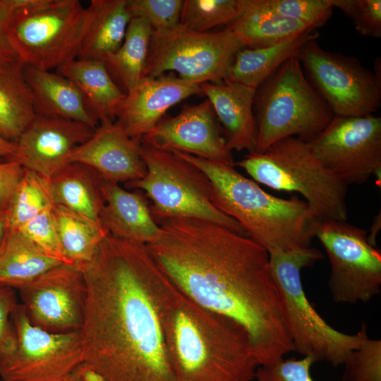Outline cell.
<instances>
[{
	"instance_id": "cell-1",
	"label": "cell",
	"mask_w": 381,
	"mask_h": 381,
	"mask_svg": "<svg viewBox=\"0 0 381 381\" xmlns=\"http://www.w3.org/2000/svg\"><path fill=\"white\" fill-rule=\"evenodd\" d=\"M146 248L171 282L198 305L245 329L259 366L294 351L268 252L246 235L202 219L157 222Z\"/></svg>"
},
{
	"instance_id": "cell-2",
	"label": "cell",
	"mask_w": 381,
	"mask_h": 381,
	"mask_svg": "<svg viewBox=\"0 0 381 381\" xmlns=\"http://www.w3.org/2000/svg\"><path fill=\"white\" fill-rule=\"evenodd\" d=\"M77 267L83 364L106 381H176L153 294L158 266L146 246L107 234Z\"/></svg>"
},
{
	"instance_id": "cell-3",
	"label": "cell",
	"mask_w": 381,
	"mask_h": 381,
	"mask_svg": "<svg viewBox=\"0 0 381 381\" xmlns=\"http://www.w3.org/2000/svg\"><path fill=\"white\" fill-rule=\"evenodd\" d=\"M153 294L176 381L255 379L259 365L243 327L194 302L159 268Z\"/></svg>"
},
{
	"instance_id": "cell-4",
	"label": "cell",
	"mask_w": 381,
	"mask_h": 381,
	"mask_svg": "<svg viewBox=\"0 0 381 381\" xmlns=\"http://www.w3.org/2000/svg\"><path fill=\"white\" fill-rule=\"evenodd\" d=\"M174 152L206 174L214 205L268 253L310 246L318 219L304 200L276 197L234 165Z\"/></svg>"
},
{
	"instance_id": "cell-5",
	"label": "cell",
	"mask_w": 381,
	"mask_h": 381,
	"mask_svg": "<svg viewBox=\"0 0 381 381\" xmlns=\"http://www.w3.org/2000/svg\"><path fill=\"white\" fill-rule=\"evenodd\" d=\"M271 270L277 284L286 329L294 351L315 362L326 361L337 367L345 363L350 353L368 337L362 323L354 334L337 330L329 325L309 301L301 272L323 258L313 247L269 253Z\"/></svg>"
},
{
	"instance_id": "cell-6",
	"label": "cell",
	"mask_w": 381,
	"mask_h": 381,
	"mask_svg": "<svg viewBox=\"0 0 381 381\" xmlns=\"http://www.w3.org/2000/svg\"><path fill=\"white\" fill-rule=\"evenodd\" d=\"M254 181L278 191L303 196L318 221H346L347 185L327 170L308 142L289 137L262 152L234 162Z\"/></svg>"
},
{
	"instance_id": "cell-7",
	"label": "cell",
	"mask_w": 381,
	"mask_h": 381,
	"mask_svg": "<svg viewBox=\"0 0 381 381\" xmlns=\"http://www.w3.org/2000/svg\"><path fill=\"white\" fill-rule=\"evenodd\" d=\"M257 128L254 152L294 137L306 142L318 135L334 115L307 78L297 55L273 72L257 89L253 103Z\"/></svg>"
},
{
	"instance_id": "cell-8",
	"label": "cell",
	"mask_w": 381,
	"mask_h": 381,
	"mask_svg": "<svg viewBox=\"0 0 381 381\" xmlns=\"http://www.w3.org/2000/svg\"><path fill=\"white\" fill-rule=\"evenodd\" d=\"M140 152L146 172L142 179L125 186L143 191L152 201L150 210L157 222L175 217L194 218L247 236L236 220L214 205L211 183L202 170L174 152L141 142Z\"/></svg>"
},
{
	"instance_id": "cell-9",
	"label": "cell",
	"mask_w": 381,
	"mask_h": 381,
	"mask_svg": "<svg viewBox=\"0 0 381 381\" xmlns=\"http://www.w3.org/2000/svg\"><path fill=\"white\" fill-rule=\"evenodd\" d=\"M90 21L78 0H22L9 37L23 65L52 71L78 58Z\"/></svg>"
},
{
	"instance_id": "cell-10",
	"label": "cell",
	"mask_w": 381,
	"mask_h": 381,
	"mask_svg": "<svg viewBox=\"0 0 381 381\" xmlns=\"http://www.w3.org/2000/svg\"><path fill=\"white\" fill-rule=\"evenodd\" d=\"M243 47L227 28L196 32L179 25L169 32H152L143 78L174 71L199 85L219 83L225 80L234 56Z\"/></svg>"
},
{
	"instance_id": "cell-11",
	"label": "cell",
	"mask_w": 381,
	"mask_h": 381,
	"mask_svg": "<svg viewBox=\"0 0 381 381\" xmlns=\"http://www.w3.org/2000/svg\"><path fill=\"white\" fill-rule=\"evenodd\" d=\"M297 57L334 116L371 115L380 108V77L355 57L327 51L316 39L306 42Z\"/></svg>"
},
{
	"instance_id": "cell-12",
	"label": "cell",
	"mask_w": 381,
	"mask_h": 381,
	"mask_svg": "<svg viewBox=\"0 0 381 381\" xmlns=\"http://www.w3.org/2000/svg\"><path fill=\"white\" fill-rule=\"evenodd\" d=\"M316 237L330 263L328 286L336 303H365L380 293L381 253L367 231L346 221H318Z\"/></svg>"
},
{
	"instance_id": "cell-13",
	"label": "cell",
	"mask_w": 381,
	"mask_h": 381,
	"mask_svg": "<svg viewBox=\"0 0 381 381\" xmlns=\"http://www.w3.org/2000/svg\"><path fill=\"white\" fill-rule=\"evenodd\" d=\"M16 345L0 363L4 381H66L83 363L79 329L55 332L35 325L23 306L12 314Z\"/></svg>"
},
{
	"instance_id": "cell-14",
	"label": "cell",
	"mask_w": 381,
	"mask_h": 381,
	"mask_svg": "<svg viewBox=\"0 0 381 381\" xmlns=\"http://www.w3.org/2000/svg\"><path fill=\"white\" fill-rule=\"evenodd\" d=\"M321 164L347 186L380 180L381 117L336 116L308 142Z\"/></svg>"
},
{
	"instance_id": "cell-15",
	"label": "cell",
	"mask_w": 381,
	"mask_h": 381,
	"mask_svg": "<svg viewBox=\"0 0 381 381\" xmlns=\"http://www.w3.org/2000/svg\"><path fill=\"white\" fill-rule=\"evenodd\" d=\"M18 289L35 325L55 332L79 329L83 283L75 265L56 267Z\"/></svg>"
},
{
	"instance_id": "cell-16",
	"label": "cell",
	"mask_w": 381,
	"mask_h": 381,
	"mask_svg": "<svg viewBox=\"0 0 381 381\" xmlns=\"http://www.w3.org/2000/svg\"><path fill=\"white\" fill-rule=\"evenodd\" d=\"M140 142L160 150L234 164L232 152L207 99L183 107L174 117L162 119Z\"/></svg>"
},
{
	"instance_id": "cell-17",
	"label": "cell",
	"mask_w": 381,
	"mask_h": 381,
	"mask_svg": "<svg viewBox=\"0 0 381 381\" xmlns=\"http://www.w3.org/2000/svg\"><path fill=\"white\" fill-rule=\"evenodd\" d=\"M95 130L80 122L35 115L15 143L12 160L50 179L70 163L73 149Z\"/></svg>"
},
{
	"instance_id": "cell-18",
	"label": "cell",
	"mask_w": 381,
	"mask_h": 381,
	"mask_svg": "<svg viewBox=\"0 0 381 381\" xmlns=\"http://www.w3.org/2000/svg\"><path fill=\"white\" fill-rule=\"evenodd\" d=\"M200 94V85L172 73L143 78L126 93L114 122L131 138L140 142L169 108L188 97Z\"/></svg>"
},
{
	"instance_id": "cell-19",
	"label": "cell",
	"mask_w": 381,
	"mask_h": 381,
	"mask_svg": "<svg viewBox=\"0 0 381 381\" xmlns=\"http://www.w3.org/2000/svg\"><path fill=\"white\" fill-rule=\"evenodd\" d=\"M140 145L114 121H105L73 149L69 162L90 167L105 181L126 183L142 179L146 172Z\"/></svg>"
},
{
	"instance_id": "cell-20",
	"label": "cell",
	"mask_w": 381,
	"mask_h": 381,
	"mask_svg": "<svg viewBox=\"0 0 381 381\" xmlns=\"http://www.w3.org/2000/svg\"><path fill=\"white\" fill-rule=\"evenodd\" d=\"M101 190L104 205L99 222L109 234L145 246L157 239L161 228L143 191L104 180Z\"/></svg>"
},
{
	"instance_id": "cell-21",
	"label": "cell",
	"mask_w": 381,
	"mask_h": 381,
	"mask_svg": "<svg viewBox=\"0 0 381 381\" xmlns=\"http://www.w3.org/2000/svg\"><path fill=\"white\" fill-rule=\"evenodd\" d=\"M200 87L202 94L212 107L229 149L254 152L257 142L253 111L256 89L227 80L207 82Z\"/></svg>"
},
{
	"instance_id": "cell-22",
	"label": "cell",
	"mask_w": 381,
	"mask_h": 381,
	"mask_svg": "<svg viewBox=\"0 0 381 381\" xmlns=\"http://www.w3.org/2000/svg\"><path fill=\"white\" fill-rule=\"evenodd\" d=\"M23 74L36 115L75 121L93 128L99 126V119L87 99L70 79L57 72L25 65Z\"/></svg>"
},
{
	"instance_id": "cell-23",
	"label": "cell",
	"mask_w": 381,
	"mask_h": 381,
	"mask_svg": "<svg viewBox=\"0 0 381 381\" xmlns=\"http://www.w3.org/2000/svg\"><path fill=\"white\" fill-rule=\"evenodd\" d=\"M244 47H267L310 30L299 21L267 8L262 0H242L238 17L227 27Z\"/></svg>"
},
{
	"instance_id": "cell-24",
	"label": "cell",
	"mask_w": 381,
	"mask_h": 381,
	"mask_svg": "<svg viewBox=\"0 0 381 381\" xmlns=\"http://www.w3.org/2000/svg\"><path fill=\"white\" fill-rule=\"evenodd\" d=\"M91 21L77 59L105 61L122 44L132 16L128 0H92Z\"/></svg>"
},
{
	"instance_id": "cell-25",
	"label": "cell",
	"mask_w": 381,
	"mask_h": 381,
	"mask_svg": "<svg viewBox=\"0 0 381 381\" xmlns=\"http://www.w3.org/2000/svg\"><path fill=\"white\" fill-rule=\"evenodd\" d=\"M56 71L77 85L97 114L99 123L114 121L126 93L114 81L104 61L75 59Z\"/></svg>"
},
{
	"instance_id": "cell-26",
	"label": "cell",
	"mask_w": 381,
	"mask_h": 381,
	"mask_svg": "<svg viewBox=\"0 0 381 381\" xmlns=\"http://www.w3.org/2000/svg\"><path fill=\"white\" fill-rule=\"evenodd\" d=\"M318 36L316 30H310L277 44L243 47L234 56L225 80L257 89L284 62L297 55L306 42Z\"/></svg>"
},
{
	"instance_id": "cell-27",
	"label": "cell",
	"mask_w": 381,
	"mask_h": 381,
	"mask_svg": "<svg viewBox=\"0 0 381 381\" xmlns=\"http://www.w3.org/2000/svg\"><path fill=\"white\" fill-rule=\"evenodd\" d=\"M64 264L66 263L39 248L18 230L8 231L0 246V285L18 289Z\"/></svg>"
},
{
	"instance_id": "cell-28",
	"label": "cell",
	"mask_w": 381,
	"mask_h": 381,
	"mask_svg": "<svg viewBox=\"0 0 381 381\" xmlns=\"http://www.w3.org/2000/svg\"><path fill=\"white\" fill-rule=\"evenodd\" d=\"M102 181L100 176L90 167L70 162L50 179L56 205L99 222L104 205Z\"/></svg>"
},
{
	"instance_id": "cell-29",
	"label": "cell",
	"mask_w": 381,
	"mask_h": 381,
	"mask_svg": "<svg viewBox=\"0 0 381 381\" xmlns=\"http://www.w3.org/2000/svg\"><path fill=\"white\" fill-rule=\"evenodd\" d=\"M23 66H0V136L12 143L36 115Z\"/></svg>"
},
{
	"instance_id": "cell-30",
	"label": "cell",
	"mask_w": 381,
	"mask_h": 381,
	"mask_svg": "<svg viewBox=\"0 0 381 381\" xmlns=\"http://www.w3.org/2000/svg\"><path fill=\"white\" fill-rule=\"evenodd\" d=\"M54 213L66 259L75 267L88 262L109 233L98 222L61 205H56Z\"/></svg>"
},
{
	"instance_id": "cell-31",
	"label": "cell",
	"mask_w": 381,
	"mask_h": 381,
	"mask_svg": "<svg viewBox=\"0 0 381 381\" xmlns=\"http://www.w3.org/2000/svg\"><path fill=\"white\" fill-rule=\"evenodd\" d=\"M152 35L150 25L140 18H132L119 49L104 61L125 87L126 92L143 79Z\"/></svg>"
},
{
	"instance_id": "cell-32",
	"label": "cell",
	"mask_w": 381,
	"mask_h": 381,
	"mask_svg": "<svg viewBox=\"0 0 381 381\" xmlns=\"http://www.w3.org/2000/svg\"><path fill=\"white\" fill-rule=\"evenodd\" d=\"M56 205L50 179L25 169L6 209L8 231L19 229L39 214Z\"/></svg>"
},
{
	"instance_id": "cell-33",
	"label": "cell",
	"mask_w": 381,
	"mask_h": 381,
	"mask_svg": "<svg viewBox=\"0 0 381 381\" xmlns=\"http://www.w3.org/2000/svg\"><path fill=\"white\" fill-rule=\"evenodd\" d=\"M242 0H185L180 25L196 32H209L212 28L231 23L239 15Z\"/></svg>"
},
{
	"instance_id": "cell-34",
	"label": "cell",
	"mask_w": 381,
	"mask_h": 381,
	"mask_svg": "<svg viewBox=\"0 0 381 381\" xmlns=\"http://www.w3.org/2000/svg\"><path fill=\"white\" fill-rule=\"evenodd\" d=\"M183 0H128L132 18L145 20L152 32H165L180 25Z\"/></svg>"
},
{
	"instance_id": "cell-35",
	"label": "cell",
	"mask_w": 381,
	"mask_h": 381,
	"mask_svg": "<svg viewBox=\"0 0 381 381\" xmlns=\"http://www.w3.org/2000/svg\"><path fill=\"white\" fill-rule=\"evenodd\" d=\"M269 9L316 30L330 18L331 0H262Z\"/></svg>"
},
{
	"instance_id": "cell-36",
	"label": "cell",
	"mask_w": 381,
	"mask_h": 381,
	"mask_svg": "<svg viewBox=\"0 0 381 381\" xmlns=\"http://www.w3.org/2000/svg\"><path fill=\"white\" fill-rule=\"evenodd\" d=\"M344 365L345 381H381V340L368 337Z\"/></svg>"
},
{
	"instance_id": "cell-37",
	"label": "cell",
	"mask_w": 381,
	"mask_h": 381,
	"mask_svg": "<svg viewBox=\"0 0 381 381\" xmlns=\"http://www.w3.org/2000/svg\"><path fill=\"white\" fill-rule=\"evenodd\" d=\"M333 8L340 9L350 18L362 35L381 37L380 0H331Z\"/></svg>"
},
{
	"instance_id": "cell-38",
	"label": "cell",
	"mask_w": 381,
	"mask_h": 381,
	"mask_svg": "<svg viewBox=\"0 0 381 381\" xmlns=\"http://www.w3.org/2000/svg\"><path fill=\"white\" fill-rule=\"evenodd\" d=\"M18 231L41 250L71 265L62 252L54 208L39 214Z\"/></svg>"
},
{
	"instance_id": "cell-39",
	"label": "cell",
	"mask_w": 381,
	"mask_h": 381,
	"mask_svg": "<svg viewBox=\"0 0 381 381\" xmlns=\"http://www.w3.org/2000/svg\"><path fill=\"white\" fill-rule=\"evenodd\" d=\"M314 363L315 360L309 356L300 359L283 358L270 365L259 366L255 379L257 381H314L311 375Z\"/></svg>"
},
{
	"instance_id": "cell-40",
	"label": "cell",
	"mask_w": 381,
	"mask_h": 381,
	"mask_svg": "<svg viewBox=\"0 0 381 381\" xmlns=\"http://www.w3.org/2000/svg\"><path fill=\"white\" fill-rule=\"evenodd\" d=\"M17 305L13 288L0 285V363L12 354L16 348L12 314Z\"/></svg>"
},
{
	"instance_id": "cell-41",
	"label": "cell",
	"mask_w": 381,
	"mask_h": 381,
	"mask_svg": "<svg viewBox=\"0 0 381 381\" xmlns=\"http://www.w3.org/2000/svg\"><path fill=\"white\" fill-rule=\"evenodd\" d=\"M21 0H0V66L23 65L9 37L11 18Z\"/></svg>"
},
{
	"instance_id": "cell-42",
	"label": "cell",
	"mask_w": 381,
	"mask_h": 381,
	"mask_svg": "<svg viewBox=\"0 0 381 381\" xmlns=\"http://www.w3.org/2000/svg\"><path fill=\"white\" fill-rule=\"evenodd\" d=\"M73 373L80 381H106L102 375L83 363Z\"/></svg>"
},
{
	"instance_id": "cell-43",
	"label": "cell",
	"mask_w": 381,
	"mask_h": 381,
	"mask_svg": "<svg viewBox=\"0 0 381 381\" xmlns=\"http://www.w3.org/2000/svg\"><path fill=\"white\" fill-rule=\"evenodd\" d=\"M16 152V144L0 136V159L12 160Z\"/></svg>"
},
{
	"instance_id": "cell-44",
	"label": "cell",
	"mask_w": 381,
	"mask_h": 381,
	"mask_svg": "<svg viewBox=\"0 0 381 381\" xmlns=\"http://www.w3.org/2000/svg\"><path fill=\"white\" fill-rule=\"evenodd\" d=\"M381 226V217L379 212L373 220L371 227L370 229L369 235H367L368 242L374 246H377L376 238Z\"/></svg>"
},
{
	"instance_id": "cell-45",
	"label": "cell",
	"mask_w": 381,
	"mask_h": 381,
	"mask_svg": "<svg viewBox=\"0 0 381 381\" xmlns=\"http://www.w3.org/2000/svg\"><path fill=\"white\" fill-rule=\"evenodd\" d=\"M8 231L6 210H0V246L4 242Z\"/></svg>"
},
{
	"instance_id": "cell-46",
	"label": "cell",
	"mask_w": 381,
	"mask_h": 381,
	"mask_svg": "<svg viewBox=\"0 0 381 381\" xmlns=\"http://www.w3.org/2000/svg\"><path fill=\"white\" fill-rule=\"evenodd\" d=\"M66 381H80L78 377L73 373Z\"/></svg>"
},
{
	"instance_id": "cell-47",
	"label": "cell",
	"mask_w": 381,
	"mask_h": 381,
	"mask_svg": "<svg viewBox=\"0 0 381 381\" xmlns=\"http://www.w3.org/2000/svg\"><path fill=\"white\" fill-rule=\"evenodd\" d=\"M3 161V159H0V162Z\"/></svg>"
},
{
	"instance_id": "cell-48",
	"label": "cell",
	"mask_w": 381,
	"mask_h": 381,
	"mask_svg": "<svg viewBox=\"0 0 381 381\" xmlns=\"http://www.w3.org/2000/svg\"><path fill=\"white\" fill-rule=\"evenodd\" d=\"M1 381H4V380H1Z\"/></svg>"
}]
</instances>
